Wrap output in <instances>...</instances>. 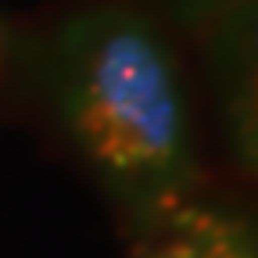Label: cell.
<instances>
[{
	"label": "cell",
	"mask_w": 258,
	"mask_h": 258,
	"mask_svg": "<svg viewBox=\"0 0 258 258\" xmlns=\"http://www.w3.org/2000/svg\"><path fill=\"white\" fill-rule=\"evenodd\" d=\"M165 226H176V230L190 240V247H194L198 258H258V233L240 215H226V212L186 205Z\"/></svg>",
	"instance_id": "cell-3"
},
{
	"label": "cell",
	"mask_w": 258,
	"mask_h": 258,
	"mask_svg": "<svg viewBox=\"0 0 258 258\" xmlns=\"http://www.w3.org/2000/svg\"><path fill=\"white\" fill-rule=\"evenodd\" d=\"M233 0H133V8H140L144 15H158V18H165L186 32H201L230 8Z\"/></svg>",
	"instance_id": "cell-4"
},
{
	"label": "cell",
	"mask_w": 258,
	"mask_h": 258,
	"mask_svg": "<svg viewBox=\"0 0 258 258\" xmlns=\"http://www.w3.org/2000/svg\"><path fill=\"white\" fill-rule=\"evenodd\" d=\"M151 247L140 254V258H198L190 247V240L176 230V226H161L158 233H151Z\"/></svg>",
	"instance_id": "cell-5"
},
{
	"label": "cell",
	"mask_w": 258,
	"mask_h": 258,
	"mask_svg": "<svg viewBox=\"0 0 258 258\" xmlns=\"http://www.w3.org/2000/svg\"><path fill=\"white\" fill-rule=\"evenodd\" d=\"M36 76L76 151L144 233L172 222L198 186L190 93L151 15L97 4L36 47Z\"/></svg>",
	"instance_id": "cell-1"
},
{
	"label": "cell",
	"mask_w": 258,
	"mask_h": 258,
	"mask_svg": "<svg viewBox=\"0 0 258 258\" xmlns=\"http://www.w3.org/2000/svg\"><path fill=\"white\" fill-rule=\"evenodd\" d=\"M201 43L226 147L240 172L258 179V0H233Z\"/></svg>",
	"instance_id": "cell-2"
}]
</instances>
